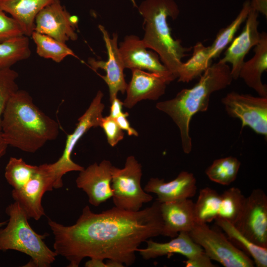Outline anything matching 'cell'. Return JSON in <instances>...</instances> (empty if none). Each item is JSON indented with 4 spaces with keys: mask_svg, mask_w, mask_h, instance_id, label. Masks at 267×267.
Listing matches in <instances>:
<instances>
[{
    "mask_svg": "<svg viewBox=\"0 0 267 267\" xmlns=\"http://www.w3.org/2000/svg\"><path fill=\"white\" fill-rule=\"evenodd\" d=\"M160 203L156 200L150 207L136 212L114 206L100 213L86 206L75 223L68 226L48 219L54 251L69 262V267H78L87 257L130 266L142 242L162 235Z\"/></svg>",
    "mask_w": 267,
    "mask_h": 267,
    "instance_id": "1",
    "label": "cell"
},
{
    "mask_svg": "<svg viewBox=\"0 0 267 267\" xmlns=\"http://www.w3.org/2000/svg\"><path fill=\"white\" fill-rule=\"evenodd\" d=\"M0 130L8 146L33 153L57 137L59 126L37 106L27 91L19 89L4 110Z\"/></svg>",
    "mask_w": 267,
    "mask_h": 267,
    "instance_id": "2",
    "label": "cell"
},
{
    "mask_svg": "<svg viewBox=\"0 0 267 267\" xmlns=\"http://www.w3.org/2000/svg\"><path fill=\"white\" fill-rule=\"evenodd\" d=\"M232 80L230 67L219 61L211 65L192 88L183 89L174 98L156 104V107L169 115L178 127L185 153L192 150L189 125L192 117L199 112L206 111L212 93L225 89Z\"/></svg>",
    "mask_w": 267,
    "mask_h": 267,
    "instance_id": "3",
    "label": "cell"
},
{
    "mask_svg": "<svg viewBox=\"0 0 267 267\" xmlns=\"http://www.w3.org/2000/svg\"><path fill=\"white\" fill-rule=\"evenodd\" d=\"M144 20L142 41L147 48L153 49L162 63L176 78L181 59L192 47L183 46L172 37L168 18H177L179 10L174 0H145L138 7Z\"/></svg>",
    "mask_w": 267,
    "mask_h": 267,
    "instance_id": "4",
    "label": "cell"
},
{
    "mask_svg": "<svg viewBox=\"0 0 267 267\" xmlns=\"http://www.w3.org/2000/svg\"><path fill=\"white\" fill-rule=\"evenodd\" d=\"M5 213L9 219L6 226L0 229V250H13L29 256L31 259L24 267H50L57 255L44 241L48 233L36 232L25 212L15 201L6 207Z\"/></svg>",
    "mask_w": 267,
    "mask_h": 267,
    "instance_id": "5",
    "label": "cell"
},
{
    "mask_svg": "<svg viewBox=\"0 0 267 267\" xmlns=\"http://www.w3.org/2000/svg\"><path fill=\"white\" fill-rule=\"evenodd\" d=\"M111 173L112 198L115 207L136 212L153 200L152 196L141 187L142 166L134 156L127 158L123 168L112 166Z\"/></svg>",
    "mask_w": 267,
    "mask_h": 267,
    "instance_id": "6",
    "label": "cell"
},
{
    "mask_svg": "<svg viewBox=\"0 0 267 267\" xmlns=\"http://www.w3.org/2000/svg\"><path fill=\"white\" fill-rule=\"evenodd\" d=\"M103 97V93L98 90L88 109L78 119L73 132L67 135L62 155L55 162L50 164L54 178V189L62 187V177L64 175L84 169V167L72 160L71 155L79 140L90 128L100 127L105 107L102 102Z\"/></svg>",
    "mask_w": 267,
    "mask_h": 267,
    "instance_id": "7",
    "label": "cell"
},
{
    "mask_svg": "<svg viewBox=\"0 0 267 267\" xmlns=\"http://www.w3.org/2000/svg\"><path fill=\"white\" fill-rule=\"evenodd\" d=\"M212 260L225 267H253V260L237 248L221 232L210 228L207 223L195 222L188 232Z\"/></svg>",
    "mask_w": 267,
    "mask_h": 267,
    "instance_id": "8",
    "label": "cell"
},
{
    "mask_svg": "<svg viewBox=\"0 0 267 267\" xmlns=\"http://www.w3.org/2000/svg\"><path fill=\"white\" fill-rule=\"evenodd\" d=\"M221 101L229 116L241 121L242 129L247 126L257 134L267 137V97L232 91Z\"/></svg>",
    "mask_w": 267,
    "mask_h": 267,
    "instance_id": "9",
    "label": "cell"
},
{
    "mask_svg": "<svg viewBox=\"0 0 267 267\" xmlns=\"http://www.w3.org/2000/svg\"><path fill=\"white\" fill-rule=\"evenodd\" d=\"M234 226L255 244L267 248V196L255 189L246 197L243 210Z\"/></svg>",
    "mask_w": 267,
    "mask_h": 267,
    "instance_id": "10",
    "label": "cell"
},
{
    "mask_svg": "<svg viewBox=\"0 0 267 267\" xmlns=\"http://www.w3.org/2000/svg\"><path fill=\"white\" fill-rule=\"evenodd\" d=\"M54 178L49 164L38 166L31 178L23 187L12 191V196L28 219L38 221L45 215L42 200L46 191L54 189Z\"/></svg>",
    "mask_w": 267,
    "mask_h": 267,
    "instance_id": "11",
    "label": "cell"
},
{
    "mask_svg": "<svg viewBox=\"0 0 267 267\" xmlns=\"http://www.w3.org/2000/svg\"><path fill=\"white\" fill-rule=\"evenodd\" d=\"M98 28L102 34L105 44L108 60L104 61L90 57L88 59V63L95 71L98 69H102L105 71V76L98 74L108 87L109 100L111 102L117 97L119 92L124 94L126 91L128 84L126 82L124 74L125 68L119 50L117 34L113 33L112 37H110L104 26L99 25Z\"/></svg>",
    "mask_w": 267,
    "mask_h": 267,
    "instance_id": "12",
    "label": "cell"
},
{
    "mask_svg": "<svg viewBox=\"0 0 267 267\" xmlns=\"http://www.w3.org/2000/svg\"><path fill=\"white\" fill-rule=\"evenodd\" d=\"M71 17L60 0H54L37 14L34 31L64 43L76 41L78 37L76 29L78 26L72 22Z\"/></svg>",
    "mask_w": 267,
    "mask_h": 267,
    "instance_id": "13",
    "label": "cell"
},
{
    "mask_svg": "<svg viewBox=\"0 0 267 267\" xmlns=\"http://www.w3.org/2000/svg\"><path fill=\"white\" fill-rule=\"evenodd\" d=\"M111 163L103 160L89 166L80 172L76 179L78 188L82 189L88 195L89 203L95 207L111 198Z\"/></svg>",
    "mask_w": 267,
    "mask_h": 267,
    "instance_id": "14",
    "label": "cell"
},
{
    "mask_svg": "<svg viewBox=\"0 0 267 267\" xmlns=\"http://www.w3.org/2000/svg\"><path fill=\"white\" fill-rule=\"evenodd\" d=\"M132 76L127 85L124 106L128 108L144 99L157 100L163 95L167 85L176 78L173 76L132 69Z\"/></svg>",
    "mask_w": 267,
    "mask_h": 267,
    "instance_id": "15",
    "label": "cell"
},
{
    "mask_svg": "<svg viewBox=\"0 0 267 267\" xmlns=\"http://www.w3.org/2000/svg\"><path fill=\"white\" fill-rule=\"evenodd\" d=\"M259 13L251 8L246 20L245 25L238 36L233 39L219 60L222 63H230L231 74L233 80L239 78L240 69L244 62V58L250 50L255 46L261 39L258 31Z\"/></svg>",
    "mask_w": 267,
    "mask_h": 267,
    "instance_id": "16",
    "label": "cell"
},
{
    "mask_svg": "<svg viewBox=\"0 0 267 267\" xmlns=\"http://www.w3.org/2000/svg\"><path fill=\"white\" fill-rule=\"evenodd\" d=\"M119 50L125 68L147 70L166 76H175L161 62L158 54L147 50L142 39L128 35L120 43Z\"/></svg>",
    "mask_w": 267,
    "mask_h": 267,
    "instance_id": "17",
    "label": "cell"
},
{
    "mask_svg": "<svg viewBox=\"0 0 267 267\" xmlns=\"http://www.w3.org/2000/svg\"><path fill=\"white\" fill-rule=\"evenodd\" d=\"M143 189L147 193L156 194V200L161 203L188 199L196 194V180L192 173L182 171L174 179L168 182L164 179L151 178Z\"/></svg>",
    "mask_w": 267,
    "mask_h": 267,
    "instance_id": "18",
    "label": "cell"
},
{
    "mask_svg": "<svg viewBox=\"0 0 267 267\" xmlns=\"http://www.w3.org/2000/svg\"><path fill=\"white\" fill-rule=\"evenodd\" d=\"M194 204L189 198L160 203L162 235L174 238L179 232H190L195 223Z\"/></svg>",
    "mask_w": 267,
    "mask_h": 267,
    "instance_id": "19",
    "label": "cell"
},
{
    "mask_svg": "<svg viewBox=\"0 0 267 267\" xmlns=\"http://www.w3.org/2000/svg\"><path fill=\"white\" fill-rule=\"evenodd\" d=\"M254 52L252 58L243 63L239 77L260 96L267 97V87L261 80L262 74L267 70V34L266 32L261 33L260 40L255 46Z\"/></svg>",
    "mask_w": 267,
    "mask_h": 267,
    "instance_id": "20",
    "label": "cell"
},
{
    "mask_svg": "<svg viewBox=\"0 0 267 267\" xmlns=\"http://www.w3.org/2000/svg\"><path fill=\"white\" fill-rule=\"evenodd\" d=\"M146 248L138 249L142 258L146 260L155 259L173 253L182 255L189 258L203 251L189 236L188 232H181L169 242L159 243L148 239Z\"/></svg>",
    "mask_w": 267,
    "mask_h": 267,
    "instance_id": "21",
    "label": "cell"
},
{
    "mask_svg": "<svg viewBox=\"0 0 267 267\" xmlns=\"http://www.w3.org/2000/svg\"><path fill=\"white\" fill-rule=\"evenodd\" d=\"M53 0H0V8L17 21L24 35L29 37L34 31L37 14Z\"/></svg>",
    "mask_w": 267,
    "mask_h": 267,
    "instance_id": "22",
    "label": "cell"
},
{
    "mask_svg": "<svg viewBox=\"0 0 267 267\" xmlns=\"http://www.w3.org/2000/svg\"><path fill=\"white\" fill-rule=\"evenodd\" d=\"M216 223L225 233L228 239L237 248L253 259L258 267H267V248L260 246L242 234L228 221L217 218Z\"/></svg>",
    "mask_w": 267,
    "mask_h": 267,
    "instance_id": "23",
    "label": "cell"
},
{
    "mask_svg": "<svg viewBox=\"0 0 267 267\" xmlns=\"http://www.w3.org/2000/svg\"><path fill=\"white\" fill-rule=\"evenodd\" d=\"M209 46H205L200 42L194 45L191 57L179 66L178 82L188 83L204 72L212 63L209 58Z\"/></svg>",
    "mask_w": 267,
    "mask_h": 267,
    "instance_id": "24",
    "label": "cell"
},
{
    "mask_svg": "<svg viewBox=\"0 0 267 267\" xmlns=\"http://www.w3.org/2000/svg\"><path fill=\"white\" fill-rule=\"evenodd\" d=\"M31 37L36 44L37 54L42 58L50 59L56 63L62 62L68 56L79 58L66 43L36 31Z\"/></svg>",
    "mask_w": 267,
    "mask_h": 267,
    "instance_id": "25",
    "label": "cell"
},
{
    "mask_svg": "<svg viewBox=\"0 0 267 267\" xmlns=\"http://www.w3.org/2000/svg\"><path fill=\"white\" fill-rule=\"evenodd\" d=\"M221 199V194L214 189L207 187L200 189L194 204L195 222L207 223L218 218Z\"/></svg>",
    "mask_w": 267,
    "mask_h": 267,
    "instance_id": "26",
    "label": "cell"
},
{
    "mask_svg": "<svg viewBox=\"0 0 267 267\" xmlns=\"http://www.w3.org/2000/svg\"><path fill=\"white\" fill-rule=\"evenodd\" d=\"M31 54L29 37L22 35L0 43V69L9 68Z\"/></svg>",
    "mask_w": 267,
    "mask_h": 267,
    "instance_id": "27",
    "label": "cell"
},
{
    "mask_svg": "<svg viewBox=\"0 0 267 267\" xmlns=\"http://www.w3.org/2000/svg\"><path fill=\"white\" fill-rule=\"evenodd\" d=\"M250 0H246L236 17L225 28L218 33L212 44L209 46V58L210 60L218 57L221 52L232 41L241 25L246 21L250 11Z\"/></svg>",
    "mask_w": 267,
    "mask_h": 267,
    "instance_id": "28",
    "label": "cell"
},
{
    "mask_svg": "<svg viewBox=\"0 0 267 267\" xmlns=\"http://www.w3.org/2000/svg\"><path fill=\"white\" fill-rule=\"evenodd\" d=\"M241 163L236 158L229 156L217 159L206 170L209 179L223 185H229L236 178Z\"/></svg>",
    "mask_w": 267,
    "mask_h": 267,
    "instance_id": "29",
    "label": "cell"
},
{
    "mask_svg": "<svg viewBox=\"0 0 267 267\" xmlns=\"http://www.w3.org/2000/svg\"><path fill=\"white\" fill-rule=\"evenodd\" d=\"M221 204L218 218H222L233 224L239 218L246 197L240 189L232 187L221 194Z\"/></svg>",
    "mask_w": 267,
    "mask_h": 267,
    "instance_id": "30",
    "label": "cell"
},
{
    "mask_svg": "<svg viewBox=\"0 0 267 267\" xmlns=\"http://www.w3.org/2000/svg\"><path fill=\"white\" fill-rule=\"evenodd\" d=\"M38 166L26 163L22 158L11 157L5 168L4 177L13 189L23 187L36 172Z\"/></svg>",
    "mask_w": 267,
    "mask_h": 267,
    "instance_id": "31",
    "label": "cell"
},
{
    "mask_svg": "<svg viewBox=\"0 0 267 267\" xmlns=\"http://www.w3.org/2000/svg\"><path fill=\"white\" fill-rule=\"evenodd\" d=\"M18 73L9 68L0 69V131L2 113L10 98L19 89Z\"/></svg>",
    "mask_w": 267,
    "mask_h": 267,
    "instance_id": "32",
    "label": "cell"
},
{
    "mask_svg": "<svg viewBox=\"0 0 267 267\" xmlns=\"http://www.w3.org/2000/svg\"><path fill=\"white\" fill-rule=\"evenodd\" d=\"M24 35L18 22L0 8V43Z\"/></svg>",
    "mask_w": 267,
    "mask_h": 267,
    "instance_id": "33",
    "label": "cell"
},
{
    "mask_svg": "<svg viewBox=\"0 0 267 267\" xmlns=\"http://www.w3.org/2000/svg\"><path fill=\"white\" fill-rule=\"evenodd\" d=\"M100 127L103 130L108 143L112 147L124 138V133L115 119L109 116L102 117Z\"/></svg>",
    "mask_w": 267,
    "mask_h": 267,
    "instance_id": "34",
    "label": "cell"
},
{
    "mask_svg": "<svg viewBox=\"0 0 267 267\" xmlns=\"http://www.w3.org/2000/svg\"><path fill=\"white\" fill-rule=\"evenodd\" d=\"M212 260L204 250L196 255L187 258L185 262L186 267H215Z\"/></svg>",
    "mask_w": 267,
    "mask_h": 267,
    "instance_id": "35",
    "label": "cell"
},
{
    "mask_svg": "<svg viewBox=\"0 0 267 267\" xmlns=\"http://www.w3.org/2000/svg\"><path fill=\"white\" fill-rule=\"evenodd\" d=\"M128 116L129 113L128 112H123L115 120L120 128L122 130L126 131L129 135L137 136L138 135L137 132L131 126L130 122L128 120L127 117Z\"/></svg>",
    "mask_w": 267,
    "mask_h": 267,
    "instance_id": "36",
    "label": "cell"
},
{
    "mask_svg": "<svg viewBox=\"0 0 267 267\" xmlns=\"http://www.w3.org/2000/svg\"><path fill=\"white\" fill-rule=\"evenodd\" d=\"M109 116L115 119L122 114L123 102L121 101L117 97L114 98L111 102Z\"/></svg>",
    "mask_w": 267,
    "mask_h": 267,
    "instance_id": "37",
    "label": "cell"
},
{
    "mask_svg": "<svg viewBox=\"0 0 267 267\" xmlns=\"http://www.w3.org/2000/svg\"><path fill=\"white\" fill-rule=\"evenodd\" d=\"M251 8L267 17V0H251Z\"/></svg>",
    "mask_w": 267,
    "mask_h": 267,
    "instance_id": "38",
    "label": "cell"
},
{
    "mask_svg": "<svg viewBox=\"0 0 267 267\" xmlns=\"http://www.w3.org/2000/svg\"><path fill=\"white\" fill-rule=\"evenodd\" d=\"M90 259L85 263L86 267H108L106 263H104L103 260L90 258Z\"/></svg>",
    "mask_w": 267,
    "mask_h": 267,
    "instance_id": "39",
    "label": "cell"
},
{
    "mask_svg": "<svg viewBox=\"0 0 267 267\" xmlns=\"http://www.w3.org/2000/svg\"><path fill=\"white\" fill-rule=\"evenodd\" d=\"M8 146L1 131H0V160L5 154Z\"/></svg>",
    "mask_w": 267,
    "mask_h": 267,
    "instance_id": "40",
    "label": "cell"
},
{
    "mask_svg": "<svg viewBox=\"0 0 267 267\" xmlns=\"http://www.w3.org/2000/svg\"><path fill=\"white\" fill-rule=\"evenodd\" d=\"M7 222V221H3V222H0V228L3 226V225H6Z\"/></svg>",
    "mask_w": 267,
    "mask_h": 267,
    "instance_id": "41",
    "label": "cell"
}]
</instances>
